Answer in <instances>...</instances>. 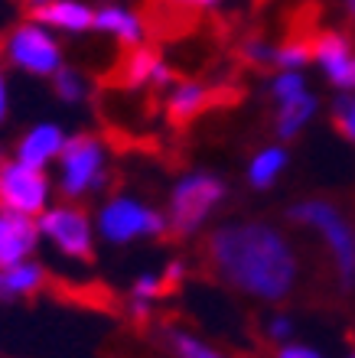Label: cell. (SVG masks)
I'll use <instances>...</instances> for the list:
<instances>
[{
    "label": "cell",
    "mask_w": 355,
    "mask_h": 358,
    "mask_svg": "<svg viewBox=\"0 0 355 358\" xmlns=\"http://www.w3.org/2000/svg\"><path fill=\"white\" fill-rule=\"evenodd\" d=\"M169 7H176V10H189L193 7V3H189V0H167Z\"/></svg>",
    "instance_id": "f546056e"
},
{
    "label": "cell",
    "mask_w": 355,
    "mask_h": 358,
    "mask_svg": "<svg viewBox=\"0 0 355 358\" xmlns=\"http://www.w3.org/2000/svg\"><path fill=\"white\" fill-rule=\"evenodd\" d=\"M7 117V92H4V78H0V121Z\"/></svg>",
    "instance_id": "83f0119b"
},
{
    "label": "cell",
    "mask_w": 355,
    "mask_h": 358,
    "mask_svg": "<svg viewBox=\"0 0 355 358\" xmlns=\"http://www.w3.org/2000/svg\"><path fill=\"white\" fill-rule=\"evenodd\" d=\"M242 59L254 69H267V66H274V59H277V46L261 36H251L242 43Z\"/></svg>",
    "instance_id": "603a6c76"
},
{
    "label": "cell",
    "mask_w": 355,
    "mask_h": 358,
    "mask_svg": "<svg viewBox=\"0 0 355 358\" xmlns=\"http://www.w3.org/2000/svg\"><path fill=\"white\" fill-rule=\"evenodd\" d=\"M102 231L111 241H131L137 235H163L167 218L134 199H114L102 215Z\"/></svg>",
    "instance_id": "ba28073f"
},
{
    "label": "cell",
    "mask_w": 355,
    "mask_h": 358,
    "mask_svg": "<svg viewBox=\"0 0 355 358\" xmlns=\"http://www.w3.org/2000/svg\"><path fill=\"white\" fill-rule=\"evenodd\" d=\"M293 329H297V322H293V316H287V313H274L271 320H267V326H264V332H267V339L277 342V345L290 342Z\"/></svg>",
    "instance_id": "cb8c5ba5"
},
{
    "label": "cell",
    "mask_w": 355,
    "mask_h": 358,
    "mask_svg": "<svg viewBox=\"0 0 355 358\" xmlns=\"http://www.w3.org/2000/svg\"><path fill=\"white\" fill-rule=\"evenodd\" d=\"M160 62V52L153 46H124V52L118 56V62L111 66V72L104 76V85L111 88H141L144 82H153Z\"/></svg>",
    "instance_id": "30bf717a"
},
{
    "label": "cell",
    "mask_w": 355,
    "mask_h": 358,
    "mask_svg": "<svg viewBox=\"0 0 355 358\" xmlns=\"http://www.w3.org/2000/svg\"><path fill=\"white\" fill-rule=\"evenodd\" d=\"M313 62V39H287L277 46V59H274V66L284 69V72H303V69Z\"/></svg>",
    "instance_id": "44dd1931"
},
{
    "label": "cell",
    "mask_w": 355,
    "mask_h": 358,
    "mask_svg": "<svg viewBox=\"0 0 355 358\" xmlns=\"http://www.w3.org/2000/svg\"><path fill=\"white\" fill-rule=\"evenodd\" d=\"M290 163V153L284 143H271V147H261V150L251 157L248 163V186L251 189H271L281 173L287 170Z\"/></svg>",
    "instance_id": "2e32d148"
},
{
    "label": "cell",
    "mask_w": 355,
    "mask_h": 358,
    "mask_svg": "<svg viewBox=\"0 0 355 358\" xmlns=\"http://www.w3.org/2000/svg\"><path fill=\"white\" fill-rule=\"evenodd\" d=\"M43 231L59 245V251L78 261H95L92 231L82 208H53L43 215Z\"/></svg>",
    "instance_id": "9c48e42d"
},
{
    "label": "cell",
    "mask_w": 355,
    "mask_h": 358,
    "mask_svg": "<svg viewBox=\"0 0 355 358\" xmlns=\"http://www.w3.org/2000/svg\"><path fill=\"white\" fill-rule=\"evenodd\" d=\"M274 358H326V355L313 349V345H307V342H284Z\"/></svg>",
    "instance_id": "484cf974"
},
{
    "label": "cell",
    "mask_w": 355,
    "mask_h": 358,
    "mask_svg": "<svg viewBox=\"0 0 355 358\" xmlns=\"http://www.w3.org/2000/svg\"><path fill=\"white\" fill-rule=\"evenodd\" d=\"M212 104H215L212 88L199 85V82H183V85H176L173 94H169L167 121L173 124V127H186V124H193L196 117H202Z\"/></svg>",
    "instance_id": "7c38bea8"
},
{
    "label": "cell",
    "mask_w": 355,
    "mask_h": 358,
    "mask_svg": "<svg viewBox=\"0 0 355 358\" xmlns=\"http://www.w3.org/2000/svg\"><path fill=\"white\" fill-rule=\"evenodd\" d=\"M189 3H193V7H215L218 0H189Z\"/></svg>",
    "instance_id": "4dcf8cb0"
},
{
    "label": "cell",
    "mask_w": 355,
    "mask_h": 358,
    "mask_svg": "<svg viewBox=\"0 0 355 358\" xmlns=\"http://www.w3.org/2000/svg\"><path fill=\"white\" fill-rule=\"evenodd\" d=\"M53 287V273L39 264H13L0 267V300H20V296H36L49 293Z\"/></svg>",
    "instance_id": "4fadbf2b"
},
{
    "label": "cell",
    "mask_w": 355,
    "mask_h": 358,
    "mask_svg": "<svg viewBox=\"0 0 355 358\" xmlns=\"http://www.w3.org/2000/svg\"><path fill=\"white\" fill-rule=\"evenodd\" d=\"M59 160H62V192L69 199H78L92 182H98L102 147H98L92 134H78V137L62 143Z\"/></svg>",
    "instance_id": "52a82bcc"
},
{
    "label": "cell",
    "mask_w": 355,
    "mask_h": 358,
    "mask_svg": "<svg viewBox=\"0 0 355 358\" xmlns=\"http://www.w3.org/2000/svg\"><path fill=\"white\" fill-rule=\"evenodd\" d=\"M225 196H228V189L215 173H189V176H183L173 186V196H169L167 231L176 238H189L193 231L206 225V218L218 208V202Z\"/></svg>",
    "instance_id": "3957f363"
},
{
    "label": "cell",
    "mask_w": 355,
    "mask_h": 358,
    "mask_svg": "<svg viewBox=\"0 0 355 358\" xmlns=\"http://www.w3.org/2000/svg\"><path fill=\"white\" fill-rule=\"evenodd\" d=\"M287 222L316 235L329 255L336 287L342 293H355V222L346 215V208L326 196H309L287 208Z\"/></svg>",
    "instance_id": "7a4b0ae2"
},
{
    "label": "cell",
    "mask_w": 355,
    "mask_h": 358,
    "mask_svg": "<svg viewBox=\"0 0 355 358\" xmlns=\"http://www.w3.org/2000/svg\"><path fill=\"white\" fill-rule=\"evenodd\" d=\"M316 114H319V98L313 92H303L297 98H290V101H281L277 111H274V134H277V141L281 143L297 141Z\"/></svg>",
    "instance_id": "8fae6325"
},
{
    "label": "cell",
    "mask_w": 355,
    "mask_h": 358,
    "mask_svg": "<svg viewBox=\"0 0 355 358\" xmlns=\"http://www.w3.org/2000/svg\"><path fill=\"white\" fill-rule=\"evenodd\" d=\"M46 206V176L27 163L0 160V208L13 215H36Z\"/></svg>",
    "instance_id": "5b68a950"
},
{
    "label": "cell",
    "mask_w": 355,
    "mask_h": 358,
    "mask_svg": "<svg viewBox=\"0 0 355 358\" xmlns=\"http://www.w3.org/2000/svg\"><path fill=\"white\" fill-rule=\"evenodd\" d=\"M167 345L173 349L176 358H232V355H225V352L212 349L209 342L196 339L193 332H183V329H169L167 332Z\"/></svg>",
    "instance_id": "ffe728a7"
},
{
    "label": "cell",
    "mask_w": 355,
    "mask_h": 358,
    "mask_svg": "<svg viewBox=\"0 0 355 358\" xmlns=\"http://www.w3.org/2000/svg\"><path fill=\"white\" fill-rule=\"evenodd\" d=\"M329 124L346 143H355V92H336L329 104Z\"/></svg>",
    "instance_id": "d6986e66"
},
{
    "label": "cell",
    "mask_w": 355,
    "mask_h": 358,
    "mask_svg": "<svg viewBox=\"0 0 355 358\" xmlns=\"http://www.w3.org/2000/svg\"><path fill=\"white\" fill-rule=\"evenodd\" d=\"M313 66L336 92H355V46L339 29H326L313 39Z\"/></svg>",
    "instance_id": "8992f818"
},
{
    "label": "cell",
    "mask_w": 355,
    "mask_h": 358,
    "mask_svg": "<svg viewBox=\"0 0 355 358\" xmlns=\"http://www.w3.org/2000/svg\"><path fill=\"white\" fill-rule=\"evenodd\" d=\"M0 245H4V222H0Z\"/></svg>",
    "instance_id": "d6a6232c"
},
{
    "label": "cell",
    "mask_w": 355,
    "mask_h": 358,
    "mask_svg": "<svg viewBox=\"0 0 355 358\" xmlns=\"http://www.w3.org/2000/svg\"><path fill=\"white\" fill-rule=\"evenodd\" d=\"M303 92H309L303 72H284V69H277V76L271 78V98L277 104L290 101V98H297V94H303Z\"/></svg>",
    "instance_id": "7402d4cb"
},
{
    "label": "cell",
    "mask_w": 355,
    "mask_h": 358,
    "mask_svg": "<svg viewBox=\"0 0 355 358\" xmlns=\"http://www.w3.org/2000/svg\"><path fill=\"white\" fill-rule=\"evenodd\" d=\"M62 143H66V141H62V131H59V127H53V124H43V127H36V131L27 134V137L17 143L20 163L43 170V163H46L53 153L62 150Z\"/></svg>",
    "instance_id": "e0dca14e"
},
{
    "label": "cell",
    "mask_w": 355,
    "mask_h": 358,
    "mask_svg": "<svg viewBox=\"0 0 355 358\" xmlns=\"http://www.w3.org/2000/svg\"><path fill=\"white\" fill-rule=\"evenodd\" d=\"M342 10H346L349 23H352V27H355V0H342Z\"/></svg>",
    "instance_id": "f1b7e54d"
},
{
    "label": "cell",
    "mask_w": 355,
    "mask_h": 358,
    "mask_svg": "<svg viewBox=\"0 0 355 358\" xmlns=\"http://www.w3.org/2000/svg\"><path fill=\"white\" fill-rule=\"evenodd\" d=\"M183 277H186V267H183V261H173V264L167 267V273L160 277V290L163 293H173L183 283Z\"/></svg>",
    "instance_id": "4316f807"
},
{
    "label": "cell",
    "mask_w": 355,
    "mask_h": 358,
    "mask_svg": "<svg viewBox=\"0 0 355 358\" xmlns=\"http://www.w3.org/2000/svg\"><path fill=\"white\" fill-rule=\"evenodd\" d=\"M342 358H355V345H352V349H349V352H346V355H342Z\"/></svg>",
    "instance_id": "1f68e13d"
},
{
    "label": "cell",
    "mask_w": 355,
    "mask_h": 358,
    "mask_svg": "<svg viewBox=\"0 0 355 358\" xmlns=\"http://www.w3.org/2000/svg\"><path fill=\"white\" fill-rule=\"evenodd\" d=\"M95 27L111 29L114 36L121 39V46H141L144 39V20H137L121 7H104L102 13H95Z\"/></svg>",
    "instance_id": "ac0fdd59"
},
{
    "label": "cell",
    "mask_w": 355,
    "mask_h": 358,
    "mask_svg": "<svg viewBox=\"0 0 355 358\" xmlns=\"http://www.w3.org/2000/svg\"><path fill=\"white\" fill-rule=\"evenodd\" d=\"M202 267L228 290L261 303L290 300L303 277L293 238L274 222H228L202 241Z\"/></svg>",
    "instance_id": "6da1fadb"
},
{
    "label": "cell",
    "mask_w": 355,
    "mask_h": 358,
    "mask_svg": "<svg viewBox=\"0 0 355 358\" xmlns=\"http://www.w3.org/2000/svg\"><path fill=\"white\" fill-rule=\"evenodd\" d=\"M27 20H33V23H53V27H62V29H92L95 27L92 10L78 7V3H66V0L29 7Z\"/></svg>",
    "instance_id": "9a60e30c"
},
{
    "label": "cell",
    "mask_w": 355,
    "mask_h": 358,
    "mask_svg": "<svg viewBox=\"0 0 355 358\" xmlns=\"http://www.w3.org/2000/svg\"><path fill=\"white\" fill-rule=\"evenodd\" d=\"M0 59H7L17 69H27L33 76L59 72V46L33 23H23L0 36Z\"/></svg>",
    "instance_id": "277c9868"
},
{
    "label": "cell",
    "mask_w": 355,
    "mask_h": 358,
    "mask_svg": "<svg viewBox=\"0 0 355 358\" xmlns=\"http://www.w3.org/2000/svg\"><path fill=\"white\" fill-rule=\"evenodd\" d=\"M4 222V245H0V267H13L20 264V257H27L36 245V225L29 222V215H7Z\"/></svg>",
    "instance_id": "5bb4252c"
},
{
    "label": "cell",
    "mask_w": 355,
    "mask_h": 358,
    "mask_svg": "<svg viewBox=\"0 0 355 358\" xmlns=\"http://www.w3.org/2000/svg\"><path fill=\"white\" fill-rule=\"evenodd\" d=\"M56 94L62 101H78V98H82V82H78V76L69 72V69H59L56 72Z\"/></svg>",
    "instance_id": "d4e9b609"
}]
</instances>
